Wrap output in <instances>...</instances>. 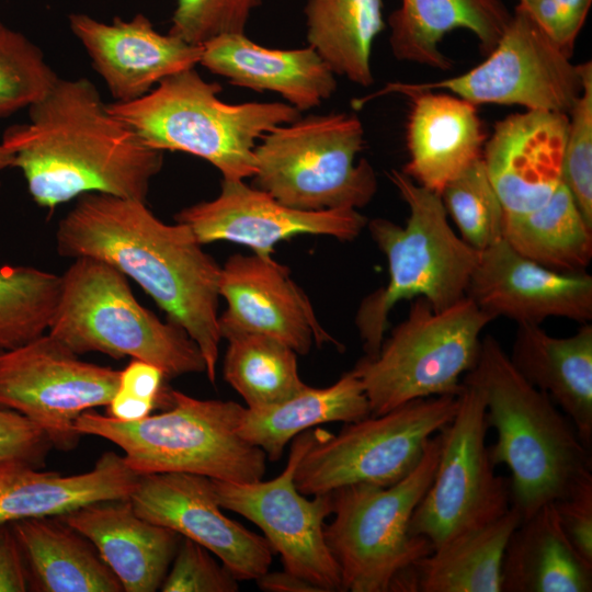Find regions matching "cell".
I'll return each instance as SVG.
<instances>
[{
  "instance_id": "1",
  "label": "cell",
  "mask_w": 592,
  "mask_h": 592,
  "mask_svg": "<svg viewBox=\"0 0 592 592\" xmlns=\"http://www.w3.org/2000/svg\"><path fill=\"white\" fill-rule=\"evenodd\" d=\"M57 253L103 261L135 281L198 346L215 384L221 334V266L192 229L166 224L146 201L87 193L58 223Z\"/></svg>"
},
{
  "instance_id": "2",
  "label": "cell",
  "mask_w": 592,
  "mask_h": 592,
  "mask_svg": "<svg viewBox=\"0 0 592 592\" xmlns=\"http://www.w3.org/2000/svg\"><path fill=\"white\" fill-rule=\"evenodd\" d=\"M27 109L29 122L9 126L1 143L37 205L53 209L87 193L146 201L162 151L113 115L90 80L58 78Z\"/></svg>"
},
{
  "instance_id": "3",
  "label": "cell",
  "mask_w": 592,
  "mask_h": 592,
  "mask_svg": "<svg viewBox=\"0 0 592 592\" xmlns=\"http://www.w3.org/2000/svg\"><path fill=\"white\" fill-rule=\"evenodd\" d=\"M463 379L482 394L488 428L497 435L490 457L510 470L511 501L522 520L592 474L590 448L572 422L516 371L494 337L481 339L478 361Z\"/></svg>"
},
{
  "instance_id": "4",
  "label": "cell",
  "mask_w": 592,
  "mask_h": 592,
  "mask_svg": "<svg viewBox=\"0 0 592 592\" xmlns=\"http://www.w3.org/2000/svg\"><path fill=\"white\" fill-rule=\"evenodd\" d=\"M220 92L218 83L191 68L164 78L136 100L107 107L150 148L200 157L224 180L252 178L258 141L300 112L286 102L229 104L218 98Z\"/></svg>"
},
{
  "instance_id": "5",
  "label": "cell",
  "mask_w": 592,
  "mask_h": 592,
  "mask_svg": "<svg viewBox=\"0 0 592 592\" xmlns=\"http://www.w3.org/2000/svg\"><path fill=\"white\" fill-rule=\"evenodd\" d=\"M389 179L407 204L405 226L385 218L367 221L369 234L388 263V282L360 304L355 326L366 357L377 355L398 301L424 297L434 311L466 296L479 251L455 234L441 195L399 170Z\"/></svg>"
},
{
  "instance_id": "6",
  "label": "cell",
  "mask_w": 592,
  "mask_h": 592,
  "mask_svg": "<svg viewBox=\"0 0 592 592\" xmlns=\"http://www.w3.org/2000/svg\"><path fill=\"white\" fill-rule=\"evenodd\" d=\"M168 410L137 421H121L88 410L75 426L116 444L138 475L190 473L231 482L261 480L265 453L238 432L246 407L168 391Z\"/></svg>"
},
{
  "instance_id": "7",
  "label": "cell",
  "mask_w": 592,
  "mask_h": 592,
  "mask_svg": "<svg viewBox=\"0 0 592 592\" xmlns=\"http://www.w3.org/2000/svg\"><path fill=\"white\" fill-rule=\"evenodd\" d=\"M47 332L78 355L130 356L158 366L167 378L205 372L202 353L190 335L141 306L128 278L96 259L77 258L61 275Z\"/></svg>"
},
{
  "instance_id": "8",
  "label": "cell",
  "mask_w": 592,
  "mask_h": 592,
  "mask_svg": "<svg viewBox=\"0 0 592 592\" xmlns=\"http://www.w3.org/2000/svg\"><path fill=\"white\" fill-rule=\"evenodd\" d=\"M492 320L468 296L441 311L424 297L413 298L408 317L384 339L377 355L364 356L352 369L371 415L420 398L459 396L460 378L475 367L481 332Z\"/></svg>"
},
{
  "instance_id": "9",
  "label": "cell",
  "mask_w": 592,
  "mask_h": 592,
  "mask_svg": "<svg viewBox=\"0 0 592 592\" xmlns=\"http://www.w3.org/2000/svg\"><path fill=\"white\" fill-rule=\"evenodd\" d=\"M440 454L439 432L400 481L379 487L355 483L332 492L333 519L325 524L326 543L339 565L343 590L390 592L395 581L433 548L409 526L430 487Z\"/></svg>"
},
{
  "instance_id": "10",
  "label": "cell",
  "mask_w": 592,
  "mask_h": 592,
  "mask_svg": "<svg viewBox=\"0 0 592 592\" xmlns=\"http://www.w3.org/2000/svg\"><path fill=\"white\" fill-rule=\"evenodd\" d=\"M361 121L346 113L299 116L267 132L254 148V186L301 210L357 209L377 191Z\"/></svg>"
},
{
  "instance_id": "11",
  "label": "cell",
  "mask_w": 592,
  "mask_h": 592,
  "mask_svg": "<svg viewBox=\"0 0 592 592\" xmlns=\"http://www.w3.org/2000/svg\"><path fill=\"white\" fill-rule=\"evenodd\" d=\"M458 403V396L420 398L345 423L337 435L322 431L297 465L296 488L315 496L349 485L400 481L419 464L431 437L451 422Z\"/></svg>"
},
{
  "instance_id": "12",
  "label": "cell",
  "mask_w": 592,
  "mask_h": 592,
  "mask_svg": "<svg viewBox=\"0 0 592 592\" xmlns=\"http://www.w3.org/2000/svg\"><path fill=\"white\" fill-rule=\"evenodd\" d=\"M582 87V64H572L517 4L494 48L475 68L433 82H390L355 103L362 106L374 98L390 93L410 96L437 90L452 92L475 105H520L526 110L568 114Z\"/></svg>"
},
{
  "instance_id": "13",
  "label": "cell",
  "mask_w": 592,
  "mask_h": 592,
  "mask_svg": "<svg viewBox=\"0 0 592 592\" xmlns=\"http://www.w3.org/2000/svg\"><path fill=\"white\" fill-rule=\"evenodd\" d=\"M458 409L439 431L440 454L433 480L414 509L409 531L435 549L455 536L487 525L512 505L510 482L496 473L487 445L480 389L463 379Z\"/></svg>"
},
{
  "instance_id": "14",
  "label": "cell",
  "mask_w": 592,
  "mask_h": 592,
  "mask_svg": "<svg viewBox=\"0 0 592 592\" xmlns=\"http://www.w3.org/2000/svg\"><path fill=\"white\" fill-rule=\"evenodd\" d=\"M309 429L293 439L284 470L267 481L231 482L212 479L214 493L223 509L254 523L278 553L284 570L308 580L322 592L344 591L341 571L326 539V519L332 514L331 493L312 499L298 491L295 470L321 435Z\"/></svg>"
},
{
  "instance_id": "15",
  "label": "cell",
  "mask_w": 592,
  "mask_h": 592,
  "mask_svg": "<svg viewBox=\"0 0 592 592\" xmlns=\"http://www.w3.org/2000/svg\"><path fill=\"white\" fill-rule=\"evenodd\" d=\"M119 371L81 361L48 332L0 352V407L35 423L52 445L76 447L81 413L107 406Z\"/></svg>"
},
{
  "instance_id": "16",
  "label": "cell",
  "mask_w": 592,
  "mask_h": 592,
  "mask_svg": "<svg viewBox=\"0 0 592 592\" xmlns=\"http://www.w3.org/2000/svg\"><path fill=\"white\" fill-rule=\"evenodd\" d=\"M175 220L187 225L202 244L225 240L262 258H272L276 243L298 235L352 241L368 221L353 208L296 209L243 180L224 179L217 197L183 208Z\"/></svg>"
},
{
  "instance_id": "17",
  "label": "cell",
  "mask_w": 592,
  "mask_h": 592,
  "mask_svg": "<svg viewBox=\"0 0 592 592\" xmlns=\"http://www.w3.org/2000/svg\"><path fill=\"white\" fill-rule=\"evenodd\" d=\"M129 499L141 517L202 545L238 581L257 580L270 570L274 550L264 536L223 513L210 478L190 473L141 475Z\"/></svg>"
},
{
  "instance_id": "18",
  "label": "cell",
  "mask_w": 592,
  "mask_h": 592,
  "mask_svg": "<svg viewBox=\"0 0 592 592\" xmlns=\"http://www.w3.org/2000/svg\"><path fill=\"white\" fill-rule=\"evenodd\" d=\"M219 293L227 303L219 316L223 339L235 333L263 334L303 355L314 343L343 349L322 328L288 269L273 258L232 254L221 266Z\"/></svg>"
},
{
  "instance_id": "19",
  "label": "cell",
  "mask_w": 592,
  "mask_h": 592,
  "mask_svg": "<svg viewBox=\"0 0 592 592\" xmlns=\"http://www.w3.org/2000/svg\"><path fill=\"white\" fill-rule=\"evenodd\" d=\"M466 296L493 319H592V276L555 272L517 253L504 238L479 251Z\"/></svg>"
},
{
  "instance_id": "20",
  "label": "cell",
  "mask_w": 592,
  "mask_h": 592,
  "mask_svg": "<svg viewBox=\"0 0 592 592\" xmlns=\"http://www.w3.org/2000/svg\"><path fill=\"white\" fill-rule=\"evenodd\" d=\"M568 114L526 110L497 122L482 160L505 216L544 205L561 184Z\"/></svg>"
},
{
  "instance_id": "21",
  "label": "cell",
  "mask_w": 592,
  "mask_h": 592,
  "mask_svg": "<svg viewBox=\"0 0 592 592\" xmlns=\"http://www.w3.org/2000/svg\"><path fill=\"white\" fill-rule=\"evenodd\" d=\"M69 26L114 102H129L145 95L164 78L194 68L202 56V46L157 32L141 13L130 20L115 18L112 23L86 13H72Z\"/></svg>"
},
{
  "instance_id": "22",
  "label": "cell",
  "mask_w": 592,
  "mask_h": 592,
  "mask_svg": "<svg viewBox=\"0 0 592 592\" xmlns=\"http://www.w3.org/2000/svg\"><path fill=\"white\" fill-rule=\"evenodd\" d=\"M59 517L91 542L126 592L157 591L182 538L141 517L129 498L94 502Z\"/></svg>"
},
{
  "instance_id": "23",
  "label": "cell",
  "mask_w": 592,
  "mask_h": 592,
  "mask_svg": "<svg viewBox=\"0 0 592 592\" xmlns=\"http://www.w3.org/2000/svg\"><path fill=\"white\" fill-rule=\"evenodd\" d=\"M200 64L235 86L277 93L299 112L320 105L337 89L334 72L310 46L269 48L244 33L224 34L202 45Z\"/></svg>"
},
{
  "instance_id": "24",
  "label": "cell",
  "mask_w": 592,
  "mask_h": 592,
  "mask_svg": "<svg viewBox=\"0 0 592 592\" xmlns=\"http://www.w3.org/2000/svg\"><path fill=\"white\" fill-rule=\"evenodd\" d=\"M139 477L115 452L104 453L93 469L70 476L37 470L25 460L0 462V525L130 498Z\"/></svg>"
},
{
  "instance_id": "25",
  "label": "cell",
  "mask_w": 592,
  "mask_h": 592,
  "mask_svg": "<svg viewBox=\"0 0 592 592\" xmlns=\"http://www.w3.org/2000/svg\"><path fill=\"white\" fill-rule=\"evenodd\" d=\"M407 122L409 160L402 172L441 194L482 157L486 134L476 105L447 93L412 94Z\"/></svg>"
},
{
  "instance_id": "26",
  "label": "cell",
  "mask_w": 592,
  "mask_h": 592,
  "mask_svg": "<svg viewBox=\"0 0 592 592\" xmlns=\"http://www.w3.org/2000/svg\"><path fill=\"white\" fill-rule=\"evenodd\" d=\"M509 358L534 387L569 418L583 444H592V325L572 335L548 334L540 325H517Z\"/></svg>"
},
{
  "instance_id": "27",
  "label": "cell",
  "mask_w": 592,
  "mask_h": 592,
  "mask_svg": "<svg viewBox=\"0 0 592 592\" xmlns=\"http://www.w3.org/2000/svg\"><path fill=\"white\" fill-rule=\"evenodd\" d=\"M511 16L501 0H401L388 16L389 44L398 60L449 70L452 61L440 49L447 33L469 31L488 55Z\"/></svg>"
},
{
  "instance_id": "28",
  "label": "cell",
  "mask_w": 592,
  "mask_h": 592,
  "mask_svg": "<svg viewBox=\"0 0 592 592\" xmlns=\"http://www.w3.org/2000/svg\"><path fill=\"white\" fill-rule=\"evenodd\" d=\"M592 565L566 536L554 502L522 520L509 537L501 592H591Z\"/></svg>"
},
{
  "instance_id": "29",
  "label": "cell",
  "mask_w": 592,
  "mask_h": 592,
  "mask_svg": "<svg viewBox=\"0 0 592 592\" xmlns=\"http://www.w3.org/2000/svg\"><path fill=\"white\" fill-rule=\"evenodd\" d=\"M23 554L30 583L44 592H122L116 576L91 542L59 516L10 524Z\"/></svg>"
},
{
  "instance_id": "30",
  "label": "cell",
  "mask_w": 592,
  "mask_h": 592,
  "mask_svg": "<svg viewBox=\"0 0 592 592\" xmlns=\"http://www.w3.org/2000/svg\"><path fill=\"white\" fill-rule=\"evenodd\" d=\"M371 415L362 382L353 371L334 384L307 386L289 399L265 408H244L238 432L274 462L286 444L301 432L329 422L351 423Z\"/></svg>"
},
{
  "instance_id": "31",
  "label": "cell",
  "mask_w": 592,
  "mask_h": 592,
  "mask_svg": "<svg viewBox=\"0 0 592 592\" xmlns=\"http://www.w3.org/2000/svg\"><path fill=\"white\" fill-rule=\"evenodd\" d=\"M521 522L511 505L496 521L433 549L412 568L415 592H501L503 553Z\"/></svg>"
},
{
  "instance_id": "32",
  "label": "cell",
  "mask_w": 592,
  "mask_h": 592,
  "mask_svg": "<svg viewBox=\"0 0 592 592\" xmlns=\"http://www.w3.org/2000/svg\"><path fill=\"white\" fill-rule=\"evenodd\" d=\"M503 238L521 255L559 273H587L592 259V227L562 182L540 207L504 215Z\"/></svg>"
},
{
  "instance_id": "33",
  "label": "cell",
  "mask_w": 592,
  "mask_h": 592,
  "mask_svg": "<svg viewBox=\"0 0 592 592\" xmlns=\"http://www.w3.org/2000/svg\"><path fill=\"white\" fill-rule=\"evenodd\" d=\"M305 15L308 44L334 75L369 87L373 44L385 29L383 0H308Z\"/></svg>"
},
{
  "instance_id": "34",
  "label": "cell",
  "mask_w": 592,
  "mask_h": 592,
  "mask_svg": "<svg viewBox=\"0 0 592 592\" xmlns=\"http://www.w3.org/2000/svg\"><path fill=\"white\" fill-rule=\"evenodd\" d=\"M225 339L224 379L247 408L281 403L308 386L299 376L297 353L283 342L257 333H235Z\"/></svg>"
},
{
  "instance_id": "35",
  "label": "cell",
  "mask_w": 592,
  "mask_h": 592,
  "mask_svg": "<svg viewBox=\"0 0 592 592\" xmlns=\"http://www.w3.org/2000/svg\"><path fill=\"white\" fill-rule=\"evenodd\" d=\"M61 289V275L24 265L0 267V349L44 334Z\"/></svg>"
},
{
  "instance_id": "36",
  "label": "cell",
  "mask_w": 592,
  "mask_h": 592,
  "mask_svg": "<svg viewBox=\"0 0 592 592\" xmlns=\"http://www.w3.org/2000/svg\"><path fill=\"white\" fill-rule=\"evenodd\" d=\"M440 195L459 237L473 249L482 251L503 238L505 213L482 157L448 182Z\"/></svg>"
},
{
  "instance_id": "37",
  "label": "cell",
  "mask_w": 592,
  "mask_h": 592,
  "mask_svg": "<svg viewBox=\"0 0 592 592\" xmlns=\"http://www.w3.org/2000/svg\"><path fill=\"white\" fill-rule=\"evenodd\" d=\"M57 79L41 48L0 22V118L41 100Z\"/></svg>"
},
{
  "instance_id": "38",
  "label": "cell",
  "mask_w": 592,
  "mask_h": 592,
  "mask_svg": "<svg viewBox=\"0 0 592 592\" xmlns=\"http://www.w3.org/2000/svg\"><path fill=\"white\" fill-rule=\"evenodd\" d=\"M582 92L568 113L561 180L592 227V64H582Z\"/></svg>"
},
{
  "instance_id": "39",
  "label": "cell",
  "mask_w": 592,
  "mask_h": 592,
  "mask_svg": "<svg viewBox=\"0 0 592 592\" xmlns=\"http://www.w3.org/2000/svg\"><path fill=\"white\" fill-rule=\"evenodd\" d=\"M261 0H177L169 34L202 46L224 34L244 33Z\"/></svg>"
},
{
  "instance_id": "40",
  "label": "cell",
  "mask_w": 592,
  "mask_h": 592,
  "mask_svg": "<svg viewBox=\"0 0 592 592\" xmlns=\"http://www.w3.org/2000/svg\"><path fill=\"white\" fill-rule=\"evenodd\" d=\"M238 580L210 551L182 537L160 590L163 592H237Z\"/></svg>"
},
{
  "instance_id": "41",
  "label": "cell",
  "mask_w": 592,
  "mask_h": 592,
  "mask_svg": "<svg viewBox=\"0 0 592 592\" xmlns=\"http://www.w3.org/2000/svg\"><path fill=\"white\" fill-rule=\"evenodd\" d=\"M166 374L158 366L133 358L119 371L117 389L107 405L109 415L121 421L146 418L162 401Z\"/></svg>"
},
{
  "instance_id": "42",
  "label": "cell",
  "mask_w": 592,
  "mask_h": 592,
  "mask_svg": "<svg viewBox=\"0 0 592 592\" xmlns=\"http://www.w3.org/2000/svg\"><path fill=\"white\" fill-rule=\"evenodd\" d=\"M592 0H530L521 4L543 31L571 58L574 42Z\"/></svg>"
},
{
  "instance_id": "43",
  "label": "cell",
  "mask_w": 592,
  "mask_h": 592,
  "mask_svg": "<svg viewBox=\"0 0 592 592\" xmlns=\"http://www.w3.org/2000/svg\"><path fill=\"white\" fill-rule=\"evenodd\" d=\"M554 505L566 536L592 565V474L577 481Z\"/></svg>"
},
{
  "instance_id": "44",
  "label": "cell",
  "mask_w": 592,
  "mask_h": 592,
  "mask_svg": "<svg viewBox=\"0 0 592 592\" xmlns=\"http://www.w3.org/2000/svg\"><path fill=\"white\" fill-rule=\"evenodd\" d=\"M52 446L45 433L23 414L0 407V462L38 464Z\"/></svg>"
},
{
  "instance_id": "45",
  "label": "cell",
  "mask_w": 592,
  "mask_h": 592,
  "mask_svg": "<svg viewBox=\"0 0 592 592\" xmlns=\"http://www.w3.org/2000/svg\"><path fill=\"white\" fill-rule=\"evenodd\" d=\"M30 576L18 539L10 524L0 525V592H24Z\"/></svg>"
},
{
  "instance_id": "46",
  "label": "cell",
  "mask_w": 592,
  "mask_h": 592,
  "mask_svg": "<svg viewBox=\"0 0 592 592\" xmlns=\"http://www.w3.org/2000/svg\"><path fill=\"white\" fill-rule=\"evenodd\" d=\"M258 587L267 592H322L320 588L289 571L267 570L257 579Z\"/></svg>"
},
{
  "instance_id": "47",
  "label": "cell",
  "mask_w": 592,
  "mask_h": 592,
  "mask_svg": "<svg viewBox=\"0 0 592 592\" xmlns=\"http://www.w3.org/2000/svg\"><path fill=\"white\" fill-rule=\"evenodd\" d=\"M13 164V152L10 148L0 143V172ZM1 190V181H0Z\"/></svg>"
},
{
  "instance_id": "48",
  "label": "cell",
  "mask_w": 592,
  "mask_h": 592,
  "mask_svg": "<svg viewBox=\"0 0 592 592\" xmlns=\"http://www.w3.org/2000/svg\"><path fill=\"white\" fill-rule=\"evenodd\" d=\"M530 0H519V3L527 2Z\"/></svg>"
},
{
  "instance_id": "49",
  "label": "cell",
  "mask_w": 592,
  "mask_h": 592,
  "mask_svg": "<svg viewBox=\"0 0 592 592\" xmlns=\"http://www.w3.org/2000/svg\"><path fill=\"white\" fill-rule=\"evenodd\" d=\"M1 351H3V350L0 349V352H1Z\"/></svg>"
}]
</instances>
